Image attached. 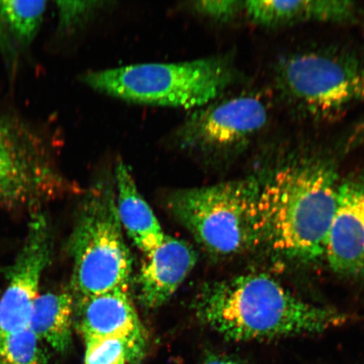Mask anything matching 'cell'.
Listing matches in <instances>:
<instances>
[{
	"mask_svg": "<svg viewBox=\"0 0 364 364\" xmlns=\"http://www.w3.org/2000/svg\"><path fill=\"white\" fill-rule=\"evenodd\" d=\"M193 304L203 324L235 341L315 334L348 321L344 313L298 297L262 272L204 284Z\"/></svg>",
	"mask_w": 364,
	"mask_h": 364,
	"instance_id": "6da1fadb",
	"label": "cell"
},
{
	"mask_svg": "<svg viewBox=\"0 0 364 364\" xmlns=\"http://www.w3.org/2000/svg\"><path fill=\"white\" fill-rule=\"evenodd\" d=\"M259 181L262 247L291 263L324 257L340 184L335 166L323 159H303Z\"/></svg>",
	"mask_w": 364,
	"mask_h": 364,
	"instance_id": "7a4b0ae2",
	"label": "cell"
},
{
	"mask_svg": "<svg viewBox=\"0 0 364 364\" xmlns=\"http://www.w3.org/2000/svg\"><path fill=\"white\" fill-rule=\"evenodd\" d=\"M236 78L230 56L216 55L90 71L81 80L100 93L127 102L198 109L220 98Z\"/></svg>",
	"mask_w": 364,
	"mask_h": 364,
	"instance_id": "3957f363",
	"label": "cell"
},
{
	"mask_svg": "<svg viewBox=\"0 0 364 364\" xmlns=\"http://www.w3.org/2000/svg\"><path fill=\"white\" fill-rule=\"evenodd\" d=\"M260 181L256 177L173 191L171 215L215 257L238 256L262 247Z\"/></svg>",
	"mask_w": 364,
	"mask_h": 364,
	"instance_id": "277c9868",
	"label": "cell"
},
{
	"mask_svg": "<svg viewBox=\"0 0 364 364\" xmlns=\"http://www.w3.org/2000/svg\"><path fill=\"white\" fill-rule=\"evenodd\" d=\"M75 301L129 288L132 257L118 217L114 176L102 175L82 201L70 240Z\"/></svg>",
	"mask_w": 364,
	"mask_h": 364,
	"instance_id": "5b68a950",
	"label": "cell"
},
{
	"mask_svg": "<svg viewBox=\"0 0 364 364\" xmlns=\"http://www.w3.org/2000/svg\"><path fill=\"white\" fill-rule=\"evenodd\" d=\"M275 75L286 101L314 119L338 117L364 102V62L349 53L289 54L277 63Z\"/></svg>",
	"mask_w": 364,
	"mask_h": 364,
	"instance_id": "8992f818",
	"label": "cell"
},
{
	"mask_svg": "<svg viewBox=\"0 0 364 364\" xmlns=\"http://www.w3.org/2000/svg\"><path fill=\"white\" fill-rule=\"evenodd\" d=\"M267 105L256 94L245 93L195 109L172 132L170 144L205 166H220L234 159L266 126Z\"/></svg>",
	"mask_w": 364,
	"mask_h": 364,
	"instance_id": "52a82bcc",
	"label": "cell"
},
{
	"mask_svg": "<svg viewBox=\"0 0 364 364\" xmlns=\"http://www.w3.org/2000/svg\"><path fill=\"white\" fill-rule=\"evenodd\" d=\"M51 253L47 220L38 213L29 223L24 245L9 269L8 284L0 299V339L29 327L41 277Z\"/></svg>",
	"mask_w": 364,
	"mask_h": 364,
	"instance_id": "ba28073f",
	"label": "cell"
},
{
	"mask_svg": "<svg viewBox=\"0 0 364 364\" xmlns=\"http://www.w3.org/2000/svg\"><path fill=\"white\" fill-rule=\"evenodd\" d=\"M75 302V315L84 340L115 338L126 344L130 364H139L147 351L148 336L129 288L91 296Z\"/></svg>",
	"mask_w": 364,
	"mask_h": 364,
	"instance_id": "9c48e42d",
	"label": "cell"
},
{
	"mask_svg": "<svg viewBox=\"0 0 364 364\" xmlns=\"http://www.w3.org/2000/svg\"><path fill=\"white\" fill-rule=\"evenodd\" d=\"M38 149L0 120V203L33 201L55 183L56 175Z\"/></svg>",
	"mask_w": 364,
	"mask_h": 364,
	"instance_id": "30bf717a",
	"label": "cell"
},
{
	"mask_svg": "<svg viewBox=\"0 0 364 364\" xmlns=\"http://www.w3.org/2000/svg\"><path fill=\"white\" fill-rule=\"evenodd\" d=\"M323 258L338 274L364 279V172L340 181Z\"/></svg>",
	"mask_w": 364,
	"mask_h": 364,
	"instance_id": "8fae6325",
	"label": "cell"
},
{
	"mask_svg": "<svg viewBox=\"0 0 364 364\" xmlns=\"http://www.w3.org/2000/svg\"><path fill=\"white\" fill-rule=\"evenodd\" d=\"M198 255L186 241L166 235L158 247L145 254L139 275V299L153 309L169 300L193 271Z\"/></svg>",
	"mask_w": 364,
	"mask_h": 364,
	"instance_id": "7c38bea8",
	"label": "cell"
},
{
	"mask_svg": "<svg viewBox=\"0 0 364 364\" xmlns=\"http://www.w3.org/2000/svg\"><path fill=\"white\" fill-rule=\"evenodd\" d=\"M245 14L258 26L279 27L306 22L351 23L358 20L356 4L347 0H250Z\"/></svg>",
	"mask_w": 364,
	"mask_h": 364,
	"instance_id": "4fadbf2b",
	"label": "cell"
},
{
	"mask_svg": "<svg viewBox=\"0 0 364 364\" xmlns=\"http://www.w3.org/2000/svg\"><path fill=\"white\" fill-rule=\"evenodd\" d=\"M117 208L122 229L144 254L151 252L162 243L166 234L152 208L143 196L129 167L117 161L114 169Z\"/></svg>",
	"mask_w": 364,
	"mask_h": 364,
	"instance_id": "5bb4252c",
	"label": "cell"
},
{
	"mask_svg": "<svg viewBox=\"0 0 364 364\" xmlns=\"http://www.w3.org/2000/svg\"><path fill=\"white\" fill-rule=\"evenodd\" d=\"M75 302L70 292L38 295L31 311L29 327L36 336L58 353L72 343Z\"/></svg>",
	"mask_w": 364,
	"mask_h": 364,
	"instance_id": "9a60e30c",
	"label": "cell"
},
{
	"mask_svg": "<svg viewBox=\"0 0 364 364\" xmlns=\"http://www.w3.org/2000/svg\"><path fill=\"white\" fill-rule=\"evenodd\" d=\"M47 1L0 0V46L6 50L28 47L42 26Z\"/></svg>",
	"mask_w": 364,
	"mask_h": 364,
	"instance_id": "2e32d148",
	"label": "cell"
},
{
	"mask_svg": "<svg viewBox=\"0 0 364 364\" xmlns=\"http://www.w3.org/2000/svg\"><path fill=\"white\" fill-rule=\"evenodd\" d=\"M41 341L30 327L0 339V364H48Z\"/></svg>",
	"mask_w": 364,
	"mask_h": 364,
	"instance_id": "e0dca14e",
	"label": "cell"
},
{
	"mask_svg": "<svg viewBox=\"0 0 364 364\" xmlns=\"http://www.w3.org/2000/svg\"><path fill=\"white\" fill-rule=\"evenodd\" d=\"M58 28L63 33H71L82 28L107 8L109 2L58 1Z\"/></svg>",
	"mask_w": 364,
	"mask_h": 364,
	"instance_id": "ac0fdd59",
	"label": "cell"
},
{
	"mask_svg": "<svg viewBox=\"0 0 364 364\" xmlns=\"http://www.w3.org/2000/svg\"><path fill=\"white\" fill-rule=\"evenodd\" d=\"M84 364H130V355L126 344L115 338L85 340Z\"/></svg>",
	"mask_w": 364,
	"mask_h": 364,
	"instance_id": "d6986e66",
	"label": "cell"
},
{
	"mask_svg": "<svg viewBox=\"0 0 364 364\" xmlns=\"http://www.w3.org/2000/svg\"><path fill=\"white\" fill-rule=\"evenodd\" d=\"M190 8L207 19L228 22L244 13L245 2L239 0H203L191 3Z\"/></svg>",
	"mask_w": 364,
	"mask_h": 364,
	"instance_id": "ffe728a7",
	"label": "cell"
},
{
	"mask_svg": "<svg viewBox=\"0 0 364 364\" xmlns=\"http://www.w3.org/2000/svg\"><path fill=\"white\" fill-rule=\"evenodd\" d=\"M203 364H243L235 358L223 356V355L208 354Z\"/></svg>",
	"mask_w": 364,
	"mask_h": 364,
	"instance_id": "44dd1931",
	"label": "cell"
}]
</instances>
